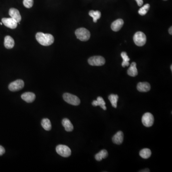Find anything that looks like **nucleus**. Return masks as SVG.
I'll list each match as a JSON object with an SVG mask.
<instances>
[{
    "mask_svg": "<svg viewBox=\"0 0 172 172\" xmlns=\"http://www.w3.org/2000/svg\"><path fill=\"white\" fill-rule=\"evenodd\" d=\"M36 37L37 42L44 46L51 45L54 42V37L51 34L38 32L36 34Z\"/></svg>",
    "mask_w": 172,
    "mask_h": 172,
    "instance_id": "obj_1",
    "label": "nucleus"
},
{
    "mask_svg": "<svg viewBox=\"0 0 172 172\" xmlns=\"http://www.w3.org/2000/svg\"><path fill=\"white\" fill-rule=\"evenodd\" d=\"M75 35L77 38L81 41H87L90 38V33L87 29L80 28L75 31Z\"/></svg>",
    "mask_w": 172,
    "mask_h": 172,
    "instance_id": "obj_2",
    "label": "nucleus"
},
{
    "mask_svg": "<svg viewBox=\"0 0 172 172\" xmlns=\"http://www.w3.org/2000/svg\"><path fill=\"white\" fill-rule=\"evenodd\" d=\"M133 41L136 45L142 46L146 44V36L142 32H136L133 36Z\"/></svg>",
    "mask_w": 172,
    "mask_h": 172,
    "instance_id": "obj_3",
    "label": "nucleus"
},
{
    "mask_svg": "<svg viewBox=\"0 0 172 172\" xmlns=\"http://www.w3.org/2000/svg\"><path fill=\"white\" fill-rule=\"evenodd\" d=\"M63 98L66 103L70 104L74 106H78L80 104V99L74 95L69 93H65L63 95Z\"/></svg>",
    "mask_w": 172,
    "mask_h": 172,
    "instance_id": "obj_4",
    "label": "nucleus"
},
{
    "mask_svg": "<svg viewBox=\"0 0 172 172\" xmlns=\"http://www.w3.org/2000/svg\"><path fill=\"white\" fill-rule=\"evenodd\" d=\"M56 152L59 155L64 157H68L71 154L70 149L64 145H60L57 146L56 147Z\"/></svg>",
    "mask_w": 172,
    "mask_h": 172,
    "instance_id": "obj_5",
    "label": "nucleus"
},
{
    "mask_svg": "<svg viewBox=\"0 0 172 172\" xmlns=\"http://www.w3.org/2000/svg\"><path fill=\"white\" fill-rule=\"evenodd\" d=\"M88 63L92 66H102L105 63V60L102 56H94L88 60Z\"/></svg>",
    "mask_w": 172,
    "mask_h": 172,
    "instance_id": "obj_6",
    "label": "nucleus"
},
{
    "mask_svg": "<svg viewBox=\"0 0 172 172\" xmlns=\"http://www.w3.org/2000/svg\"><path fill=\"white\" fill-rule=\"evenodd\" d=\"M141 121L144 126L147 127H151L154 123V116L150 113H146L142 116Z\"/></svg>",
    "mask_w": 172,
    "mask_h": 172,
    "instance_id": "obj_7",
    "label": "nucleus"
},
{
    "mask_svg": "<svg viewBox=\"0 0 172 172\" xmlns=\"http://www.w3.org/2000/svg\"><path fill=\"white\" fill-rule=\"evenodd\" d=\"M25 83L22 79H17L16 81L11 82L9 85L8 88L11 91H17L21 90L24 87Z\"/></svg>",
    "mask_w": 172,
    "mask_h": 172,
    "instance_id": "obj_8",
    "label": "nucleus"
},
{
    "mask_svg": "<svg viewBox=\"0 0 172 172\" xmlns=\"http://www.w3.org/2000/svg\"><path fill=\"white\" fill-rule=\"evenodd\" d=\"M2 24L9 28H16L17 26V22L12 18H3L2 19Z\"/></svg>",
    "mask_w": 172,
    "mask_h": 172,
    "instance_id": "obj_9",
    "label": "nucleus"
},
{
    "mask_svg": "<svg viewBox=\"0 0 172 172\" xmlns=\"http://www.w3.org/2000/svg\"><path fill=\"white\" fill-rule=\"evenodd\" d=\"M9 14L11 18L15 20L17 23H19L22 19L21 16L19 11L17 9L12 8L9 10Z\"/></svg>",
    "mask_w": 172,
    "mask_h": 172,
    "instance_id": "obj_10",
    "label": "nucleus"
},
{
    "mask_svg": "<svg viewBox=\"0 0 172 172\" xmlns=\"http://www.w3.org/2000/svg\"><path fill=\"white\" fill-rule=\"evenodd\" d=\"M21 98L26 103H32L36 99V95L32 92H25L22 95Z\"/></svg>",
    "mask_w": 172,
    "mask_h": 172,
    "instance_id": "obj_11",
    "label": "nucleus"
},
{
    "mask_svg": "<svg viewBox=\"0 0 172 172\" xmlns=\"http://www.w3.org/2000/svg\"><path fill=\"white\" fill-rule=\"evenodd\" d=\"M124 24V22L122 19H119L116 20L112 23L111 28L112 30L114 32H118L122 28Z\"/></svg>",
    "mask_w": 172,
    "mask_h": 172,
    "instance_id": "obj_12",
    "label": "nucleus"
},
{
    "mask_svg": "<svg viewBox=\"0 0 172 172\" xmlns=\"http://www.w3.org/2000/svg\"><path fill=\"white\" fill-rule=\"evenodd\" d=\"M124 135L122 131H119L112 137V141L116 145H121L123 142Z\"/></svg>",
    "mask_w": 172,
    "mask_h": 172,
    "instance_id": "obj_13",
    "label": "nucleus"
},
{
    "mask_svg": "<svg viewBox=\"0 0 172 172\" xmlns=\"http://www.w3.org/2000/svg\"><path fill=\"white\" fill-rule=\"evenodd\" d=\"M137 88L140 92H148L150 89V86L148 82H140L137 84Z\"/></svg>",
    "mask_w": 172,
    "mask_h": 172,
    "instance_id": "obj_14",
    "label": "nucleus"
},
{
    "mask_svg": "<svg viewBox=\"0 0 172 172\" xmlns=\"http://www.w3.org/2000/svg\"><path fill=\"white\" fill-rule=\"evenodd\" d=\"M92 105L93 106H99L100 107L103 108L104 110H107V108L106 107V103L104 100L103 98L101 97H98L97 98L96 100H93L92 103Z\"/></svg>",
    "mask_w": 172,
    "mask_h": 172,
    "instance_id": "obj_15",
    "label": "nucleus"
},
{
    "mask_svg": "<svg viewBox=\"0 0 172 172\" xmlns=\"http://www.w3.org/2000/svg\"><path fill=\"white\" fill-rule=\"evenodd\" d=\"M4 46L7 49H12L14 45V41L13 38L9 36H7L4 38Z\"/></svg>",
    "mask_w": 172,
    "mask_h": 172,
    "instance_id": "obj_16",
    "label": "nucleus"
},
{
    "mask_svg": "<svg viewBox=\"0 0 172 172\" xmlns=\"http://www.w3.org/2000/svg\"><path fill=\"white\" fill-rule=\"evenodd\" d=\"M62 124L66 131L70 132V131H72L73 130L74 127H73V125L69 120L67 118H64L62 120Z\"/></svg>",
    "mask_w": 172,
    "mask_h": 172,
    "instance_id": "obj_17",
    "label": "nucleus"
},
{
    "mask_svg": "<svg viewBox=\"0 0 172 172\" xmlns=\"http://www.w3.org/2000/svg\"><path fill=\"white\" fill-rule=\"evenodd\" d=\"M127 73L129 76L131 77H135L138 75V70L136 68V63L135 62H132L131 64L130 67L127 71Z\"/></svg>",
    "mask_w": 172,
    "mask_h": 172,
    "instance_id": "obj_18",
    "label": "nucleus"
},
{
    "mask_svg": "<svg viewBox=\"0 0 172 172\" xmlns=\"http://www.w3.org/2000/svg\"><path fill=\"white\" fill-rule=\"evenodd\" d=\"M108 155V153L106 150H100L99 153L97 154L95 156L96 160L98 161H102L103 159L106 158Z\"/></svg>",
    "mask_w": 172,
    "mask_h": 172,
    "instance_id": "obj_19",
    "label": "nucleus"
},
{
    "mask_svg": "<svg viewBox=\"0 0 172 172\" xmlns=\"http://www.w3.org/2000/svg\"><path fill=\"white\" fill-rule=\"evenodd\" d=\"M41 125L42 127L47 131H49L51 129V123L50 120L47 118H45L42 120L41 122Z\"/></svg>",
    "mask_w": 172,
    "mask_h": 172,
    "instance_id": "obj_20",
    "label": "nucleus"
},
{
    "mask_svg": "<svg viewBox=\"0 0 172 172\" xmlns=\"http://www.w3.org/2000/svg\"><path fill=\"white\" fill-rule=\"evenodd\" d=\"M151 150L148 148L143 149L141 150L139 153L140 155L143 159H148L151 155Z\"/></svg>",
    "mask_w": 172,
    "mask_h": 172,
    "instance_id": "obj_21",
    "label": "nucleus"
},
{
    "mask_svg": "<svg viewBox=\"0 0 172 172\" xmlns=\"http://www.w3.org/2000/svg\"><path fill=\"white\" fill-rule=\"evenodd\" d=\"M88 14L90 17L93 18V22L94 23H96L98 20L101 17V12L98 11H96L93 10L90 11Z\"/></svg>",
    "mask_w": 172,
    "mask_h": 172,
    "instance_id": "obj_22",
    "label": "nucleus"
},
{
    "mask_svg": "<svg viewBox=\"0 0 172 172\" xmlns=\"http://www.w3.org/2000/svg\"><path fill=\"white\" fill-rule=\"evenodd\" d=\"M121 56L123 60L122 66V67H128L130 64L129 61L130 60V59L127 55V54L125 52H122L121 53Z\"/></svg>",
    "mask_w": 172,
    "mask_h": 172,
    "instance_id": "obj_23",
    "label": "nucleus"
},
{
    "mask_svg": "<svg viewBox=\"0 0 172 172\" xmlns=\"http://www.w3.org/2000/svg\"><path fill=\"white\" fill-rule=\"evenodd\" d=\"M119 96L118 95L112 94L110 95L109 96V99L112 104L113 107L116 108L117 107V102H118Z\"/></svg>",
    "mask_w": 172,
    "mask_h": 172,
    "instance_id": "obj_24",
    "label": "nucleus"
},
{
    "mask_svg": "<svg viewBox=\"0 0 172 172\" xmlns=\"http://www.w3.org/2000/svg\"><path fill=\"white\" fill-rule=\"evenodd\" d=\"M150 7V6L149 4H145L144 6H142L140 9L138 11L139 14L141 16H145L149 10Z\"/></svg>",
    "mask_w": 172,
    "mask_h": 172,
    "instance_id": "obj_25",
    "label": "nucleus"
},
{
    "mask_svg": "<svg viewBox=\"0 0 172 172\" xmlns=\"http://www.w3.org/2000/svg\"><path fill=\"white\" fill-rule=\"evenodd\" d=\"M23 4L27 8H30L34 4V0H23Z\"/></svg>",
    "mask_w": 172,
    "mask_h": 172,
    "instance_id": "obj_26",
    "label": "nucleus"
},
{
    "mask_svg": "<svg viewBox=\"0 0 172 172\" xmlns=\"http://www.w3.org/2000/svg\"><path fill=\"white\" fill-rule=\"evenodd\" d=\"M5 150L3 147L0 146V156L2 155L3 154H5Z\"/></svg>",
    "mask_w": 172,
    "mask_h": 172,
    "instance_id": "obj_27",
    "label": "nucleus"
},
{
    "mask_svg": "<svg viewBox=\"0 0 172 172\" xmlns=\"http://www.w3.org/2000/svg\"><path fill=\"white\" fill-rule=\"evenodd\" d=\"M135 1H136V2L137 3L138 5L139 6H142L143 3V0H135Z\"/></svg>",
    "mask_w": 172,
    "mask_h": 172,
    "instance_id": "obj_28",
    "label": "nucleus"
},
{
    "mask_svg": "<svg viewBox=\"0 0 172 172\" xmlns=\"http://www.w3.org/2000/svg\"><path fill=\"white\" fill-rule=\"evenodd\" d=\"M169 34H170V35H172V27H170V28H169Z\"/></svg>",
    "mask_w": 172,
    "mask_h": 172,
    "instance_id": "obj_29",
    "label": "nucleus"
},
{
    "mask_svg": "<svg viewBox=\"0 0 172 172\" xmlns=\"http://www.w3.org/2000/svg\"><path fill=\"white\" fill-rule=\"evenodd\" d=\"M140 172H150V170L148 169H145V170H143L142 171H140Z\"/></svg>",
    "mask_w": 172,
    "mask_h": 172,
    "instance_id": "obj_30",
    "label": "nucleus"
},
{
    "mask_svg": "<svg viewBox=\"0 0 172 172\" xmlns=\"http://www.w3.org/2000/svg\"><path fill=\"white\" fill-rule=\"evenodd\" d=\"M171 71H172V65H171Z\"/></svg>",
    "mask_w": 172,
    "mask_h": 172,
    "instance_id": "obj_31",
    "label": "nucleus"
},
{
    "mask_svg": "<svg viewBox=\"0 0 172 172\" xmlns=\"http://www.w3.org/2000/svg\"><path fill=\"white\" fill-rule=\"evenodd\" d=\"M0 24H1V25H2V23H0Z\"/></svg>",
    "mask_w": 172,
    "mask_h": 172,
    "instance_id": "obj_32",
    "label": "nucleus"
},
{
    "mask_svg": "<svg viewBox=\"0 0 172 172\" xmlns=\"http://www.w3.org/2000/svg\"><path fill=\"white\" fill-rule=\"evenodd\" d=\"M164 1H167V0H164Z\"/></svg>",
    "mask_w": 172,
    "mask_h": 172,
    "instance_id": "obj_33",
    "label": "nucleus"
}]
</instances>
